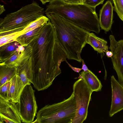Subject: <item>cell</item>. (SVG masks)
Masks as SVG:
<instances>
[{
  "instance_id": "1",
  "label": "cell",
  "mask_w": 123,
  "mask_h": 123,
  "mask_svg": "<svg viewBox=\"0 0 123 123\" xmlns=\"http://www.w3.org/2000/svg\"><path fill=\"white\" fill-rule=\"evenodd\" d=\"M29 44L32 49L31 83L37 91L43 90L61 73L60 66L62 62H67V56L56 38L50 20L43 26L40 35Z\"/></svg>"
},
{
  "instance_id": "2",
  "label": "cell",
  "mask_w": 123,
  "mask_h": 123,
  "mask_svg": "<svg viewBox=\"0 0 123 123\" xmlns=\"http://www.w3.org/2000/svg\"><path fill=\"white\" fill-rule=\"evenodd\" d=\"M46 15L53 25L56 38L68 59L81 62L80 54L86 44L89 32L54 13Z\"/></svg>"
},
{
  "instance_id": "3",
  "label": "cell",
  "mask_w": 123,
  "mask_h": 123,
  "mask_svg": "<svg viewBox=\"0 0 123 123\" xmlns=\"http://www.w3.org/2000/svg\"><path fill=\"white\" fill-rule=\"evenodd\" d=\"M45 11L46 14L54 13L89 32H100L99 19L95 8L84 4L54 0L49 2Z\"/></svg>"
},
{
  "instance_id": "4",
  "label": "cell",
  "mask_w": 123,
  "mask_h": 123,
  "mask_svg": "<svg viewBox=\"0 0 123 123\" xmlns=\"http://www.w3.org/2000/svg\"><path fill=\"white\" fill-rule=\"evenodd\" d=\"M76 105L72 92L67 99L41 108L37 113L36 119L32 123H72L75 114Z\"/></svg>"
},
{
  "instance_id": "5",
  "label": "cell",
  "mask_w": 123,
  "mask_h": 123,
  "mask_svg": "<svg viewBox=\"0 0 123 123\" xmlns=\"http://www.w3.org/2000/svg\"><path fill=\"white\" fill-rule=\"evenodd\" d=\"M45 12L44 9L33 1L31 3L7 14L3 18H0V32L26 27L32 22L44 16Z\"/></svg>"
},
{
  "instance_id": "6",
  "label": "cell",
  "mask_w": 123,
  "mask_h": 123,
  "mask_svg": "<svg viewBox=\"0 0 123 123\" xmlns=\"http://www.w3.org/2000/svg\"><path fill=\"white\" fill-rule=\"evenodd\" d=\"M73 90L76 105L75 114L72 123H82L87 117L92 92L81 78L74 83Z\"/></svg>"
},
{
  "instance_id": "7",
  "label": "cell",
  "mask_w": 123,
  "mask_h": 123,
  "mask_svg": "<svg viewBox=\"0 0 123 123\" xmlns=\"http://www.w3.org/2000/svg\"><path fill=\"white\" fill-rule=\"evenodd\" d=\"M31 84L26 85L20 95L19 102L16 103L21 122L32 123L37 112V106L35 96L34 90Z\"/></svg>"
},
{
  "instance_id": "8",
  "label": "cell",
  "mask_w": 123,
  "mask_h": 123,
  "mask_svg": "<svg viewBox=\"0 0 123 123\" xmlns=\"http://www.w3.org/2000/svg\"><path fill=\"white\" fill-rule=\"evenodd\" d=\"M109 49L113 53L111 57L113 68L116 71L118 81L123 86V40L117 41L114 36H109Z\"/></svg>"
},
{
  "instance_id": "9",
  "label": "cell",
  "mask_w": 123,
  "mask_h": 123,
  "mask_svg": "<svg viewBox=\"0 0 123 123\" xmlns=\"http://www.w3.org/2000/svg\"><path fill=\"white\" fill-rule=\"evenodd\" d=\"M21 121L16 103L0 97V123H21Z\"/></svg>"
},
{
  "instance_id": "10",
  "label": "cell",
  "mask_w": 123,
  "mask_h": 123,
  "mask_svg": "<svg viewBox=\"0 0 123 123\" xmlns=\"http://www.w3.org/2000/svg\"><path fill=\"white\" fill-rule=\"evenodd\" d=\"M112 101L109 115L112 117L123 110V86L112 75L111 78Z\"/></svg>"
},
{
  "instance_id": "11",
  "label": "cell",
  "mask_w": 123,
  "mask_h": 123,
  "mask_svg": "<svg viewBox=\"0 0 123 123\" xmlns=\"http://www.w3.org/2000/svg\"><path fill=\"white\" fill-rule=\"evenodd\" d=\"M114 7L110 0H107L100 11L99 23L101 29L106 32L111 29L113 23Z\"/></svg>"
},
{
  "instance_id": "12",
  "label": "cell",
  "mask_w": 123,
  "mask_h": 123,
  "mask_svg": "<svg viewBox=\"0 0 123 123\" xmlns=\"http://www.w3.org/2000/svg\"><path fill=\"white\" fill-rule=\"evenodd\" d=\"M32 50V47L29 44L25 47L24 51H18L9 58L0 62V65L16 67L30 57Z\"/></svg>"
},
{
  "instance_id": "13",
  "label": "cell",
  "mask_w": 123,
  "mask_h": 123,
  "mask_svg": "<svg viewBox=\"0 0 123 123\" xmlns=\"http://www.w3.org/2000/svg\"><path fill=\"white\" fill-rule=\"evenodd\" d=\"M25 86L17 74L10 81L8 97V100L15 103L19 102V98Z\"/></svg>"
},
{
  "instance_id": "14",
  "label": "cell",
  "mask_w": 123,
  "mask_h": 123,
  "mask_svg": "<svg viewBox=\"0 0 123 123\" xmlns=\"http://www.w3.org/2000/svg\"><path fill=\"white\" fill-rule=\"evenodd\" d=\"M17 74L25 86L31 83L32 75V58L31 56L22 63L16 67Z\"/></svg>"
},
{
  "instance_id": "15",
  "label": "cell",
  "mask_w": 123,
  "mask_h": 123,
  "mask_svg": "<svg viewBox=\"0 0 123 123\" xmlns=\"http://www.w3.org/2000/svg\"><path fill=\"white\" fill-rule=\"evenodd\" d=\"M78 78L82 79L92 92L101 90L102 86L100 81L90 70L81 72Z\"/></svg>"
},
{
  "instance_id": "16",
  "label": "cell",
  "mask_w": 123,
  "mask_h": 123,
  "mask_svg": "<svg viewBox=\"0 0 123 123\" xmlns=\"http://www.w3.org/2000/svg\"><path fill=\"white\" fill-rule=\"evenodd\" d=\"M25 47L15 41L6 44L0 47V62L9 58L18 51H23Z\"/></svg>"
},
{
  "instance_id": "17",
  "label": "cell",
  "mask_w": 123,
  "mask_h": 123,
  "mask_svg": "<svg viewBox=\"0 0 123 123\" xmlns=\"http://www.w3.org/2000/svg\"><path fill=\"white\" fill-rule=\"evenodd\" d=\"M107 43V41L97 37L93 33H88L86 43L89 44L99 53L102 54L108 50Z\"/></svg>"
},
{
  "instance_id": "18",
  "label": "cell",
  "mask_w": 123,
  "mask_h": 123,
  "mask_svg": "<svg viewBox=\"0 0 123 123\" xmlns=\"http://www.w3.org/2000/svg\"><path fill=\"white\" fill-rule=\"evenodd\" d=\"M26 27H23L0 32V47L8 43L16 41L22 35V31Z\"/></svg>"
},
{
  "instance_id": "19",
  "label": "cell",
  "mask_w": 123,
  "mask_h": 123,
  "mask_svg": "<svg viewBox=\"0 0 123 123\" xmlns=\"http://www.w3.org/2000/svg\"><path fill=\"white\" fill-rule=\"evenodd\" d=\"M43 26L19 36L17 38L16 41L21 46L24 47L27 46L40 35Z\"/></svg>"
},
{
  "instance_id": "20",
  "label": "cell",
  "mask_w": 123,
  "mask_h": 123,
  "mask_svg": "<svg viewBox=\"0 0 123 123\" xmlns=\"http://www.w3.org/2000/svg\"><path fill=\"white\" fill-rule=\"evenodd\" d=\"M17 74L16 67L0 65V86L10 81Z\"/></svg>"
},
{
  "instance_id": "21",
  "label": "cell",
  "mask_w": 123,
  "mask_h": 123,
  "mask_svg": "<svg viewBox=\"0 0 123 123\" xmlns=\"http://www.w3.org/2000/svg\"><path fill=\"white\" fill-rule=\"evenodd\" d=\"M49 20L47 17L44 16L32 22L22 31V35L38 27H41Z\"/></svg>"
},
{
  "instance_id": "22",
  "label": "cell",
  "mask_w": 123,
  "mask_h": 123,
  "mask_svg": "<svg viewBox=\"0 0 123 123\" xmlns=\"http://www.w3.org/2000/svg\"><path fill=\"white\" fill-rule=\"evenodd\" d=\"M114 11L123 21V0H112Z\"/></svg>"
},
{
  "instance_id": "23",
  "label": "cell",
  "mask_w": 123,
  "mask_h": 123,
  "mask_svg": "<svg viewBox=\"0 0 123 123\" xmlns=\"http://www.w3.org/2000/svg\"><path fill=\"white\" fill-rule=\"evenodd\" d=\"M10 81L0 86V97L6 100H8V94Z\"/></svg>"
},
{
  "instance_id": "24",
  "label": "cell",
  "mask_w": 123,
  "mask_h": 123,
  "mask_svg": "<svg viewBox=\"0 0 123 123\" xmlns=\"http://www.w3.org/2000/svg\"><path fill=\"white\" fill-rule=\"evenodd\" d=\"M105 0H85L84 4L91 7L95 8L96 6L102 4Z\"/></svg>"
},
{
  "instance_id": "25",
  "label": "cell",
  "mask_w": 123,
  "mask_h": 123,
  "mask_svg": "<svg viewBox=\"0 0 123 123\" xmlns=\"http://www.w3.org/2000/svg\"><path fill=\"white\" fill-rule=\"evenodd\" d=\"M65 2L71 4L82 3L80 0H62Z\"/></svg>"
},
{
  "instance_id": "26",
  "label": "cell",
  "mask_w": 123,
  "mask_h": 123,
  "mask_svg": "<svg viewBox=\"0 0 123 123\" xmlns=\"http://www.w3.org/2000/svg\"><path fill=\"white\" fill-rule=\"evenodd\" d=\"M69 65V67L71 68L74 71L77 73H79V72L82 70V69L78 68H75L72 66L68 62H66Z\"/></svg>"
},
{
  "instance_id": "27",
  "label": "cell",
  "mask_w": 123,
  "mask_h": 123,
  "mask_svg": "<svg viewBox=\"0 0 123 123\" xmlns=\"http://www.w3.org/2000/svg\"><path fill=\"white\" fill-rule=\"evenodd\" d=\"M81 61L82 62V69L83 70V71H87L89 69L86 66V65L83 60L81 58Z\"/></svg>"
},
{
  "instance_id": "28",
  "label": "cell",
  "mask_w": 123,
  "mask_h": 123,
  "mask_svg": "<svg viewBox=\"0 0 123 123\" xmlns=\"http://www.w3.org/2000/svg\"><path fill=\"white\" fill-rule=\"evenodd\" d=\"M105 52L106 55L108 57H111L113 55V53L111 51L107 50Z\"/></svg>"
},
{
  "instance_id": "29",
  "label": "cell",
  "mask_w": 123,
  "mask_h": 123,
  "mask_svg": "<svg viewBox=\"0 0 123 123\" xmlns=\"http://www.w3.org/2000/svg\"><path fill=\"white\" fill-rule=\"evenodd\" d=\"M5 11V10L4 8V6L0 5V14H2Z\"/></svg>"
},
{
  "instance_id": "30",
  "label": "cell",
  "mask_w": 123,
  "mask_h": 123,
  "mask_svg": "<svg viewBox=\"0 0 123 123\" xmlns=\"http://www.w3.org/2000/svg\"><path fill=\"white\" fill-rule=\"evenodd\" d=\"M43 4H45L46 3L50 2L54 0H39Z\"/></svg>"
},
{
  "instance_id": "31",
  "label": "cell",
  "mask_w": 123,
  "mask_h": 123,
  "mask_svg": "<svg viewBox=\"0 0 123 123\" xmlns=\"http://www.w3.org/2000/svg\"><path fill=\"white\" fill-rule=\"evenodd\" d=\"M82 3V4H83L85 0H80Z\"/></svg>"
}]
</instances>
